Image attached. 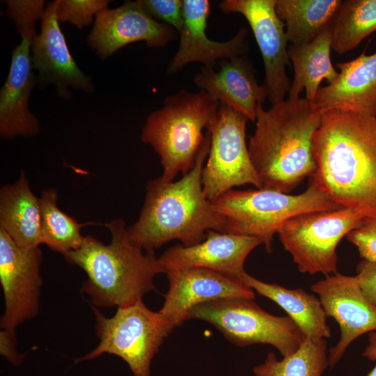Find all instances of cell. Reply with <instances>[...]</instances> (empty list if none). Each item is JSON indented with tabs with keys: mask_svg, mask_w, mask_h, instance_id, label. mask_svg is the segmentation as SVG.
<instances>
[{
	"mask_svg": "<svg viewBox=\"0 0 376 376\" xmlns=\"http://www.w3.org/2000/svg\"><path fill=\"white\" fill-rule=\"evenodd\" d=\"M317 185L338 205L376 217V117L323 111L314 136Z\"/></svg>",
	"mask_w": 376,
	"mask_h": 376,
	"instance_id": "6da1fadb",
	"label": "cell"
},
{
	"mask_svg": "<svg viewBox=\"0 0 376 376\" xmlns=\"http://www.w3.org/2000/svg\"><path fill=\"white\" fill-rule=\"evenodd\" d=\"M322 112L306 97L258 106L248 148L262 187L289 194L315 171L314 136Z\"/></svg>",
	"mask_w": 376,
	"mask_h": 376,
	"instance_id": "7a4b0ae2",
	"label": "cell"
},
{
	"mask_svg": "<svg viewBox=\"0 0 376 376\" xmlns=\"http://www.w3.org/2000/svg\"><path fill=\"white\" fill-rule=\"evenodd\" d=\"M208 132L194 167L177 181L161 177L147 182L146 195L138 219L127 227L130 240L145 251H154L178 240L183 246L200 243L208 230L224 233L222 215L205 196L202 171L208 155Z\"/></svg>",
	"mask_w": 376,
	"mask_h": 376,
	"instance_id": "3957f363",
	"label": "cell"
},
{
	"mask_svg": "<svg viewBox=\"0 0 376 376\" xmlns=\"http://www.w3.org/2000/svg\"><path fill=\"white\" fill-rule=\"evenodd\" d=\"M111 241L105 244L85 236L81 244L63 256L87 275L80 291L95 307H125L155 290L154 278L164 273L154 251H145L128 237L122 219L105 224Z\"/></svg>",
	"mask_w": 376,
	"mask_h": 376,
	"instance_id": "277c9868",
	"label": "cell"
},
{
	"mask_svg": "<svg viewBox=\"0 0 376 376\" xmlns=\"http://www.w3.org/2000/svg\"><path fill=\"white\" fill-rule=\"evenodd\" d=\"M219 106L203 90L195 93L182 89L166 97L163 106L148 116L141 140L159 155L163 180L173 181L194 167L205 139L203 130L214 119Z\"/></svg>",
	"mask_w": 376,
	"mask_h": 376,
	"instance_id": "5b68a950",
	"label": "cell"
},
{
	"mask_svg": "<svg viewBox=\"0 0 376 376\" xmlns=\"http://www.w3.org/2000/svg\"><path fill=\"white\" fill-rule=\"evenodd\" d=\"M211 203L224 219V233L259 238L269 253L274 235L290 218L304 212L342 207L312 178L306 190L297 195L263 187L230 189Z\"/></svg>",
	"mask_w": 376,
	"mask_h": 376,
	"instance_id": "8992f818",
	"label": "cell"
},
{
	"mask_svg": "<svg viewBox=\"0 0 376 376\" xmlns=\"http://www.w3.org/2000/svg\"><path fill=\"white\" fill-rule=\"evenodd\" d=\"M100 339L98 345L75 363L92 360L107 353L123 359L134 376H151L150 363L164 339L175 328L159 312L149 309L140 300L118 307L111 318L92 306Z\"/></svg>",
	"mask_w": 376,
	"mask_h": 376,
	"instance_id": "52a82bcc",
	"label": "cell"
},
{
	"mask_svg": "<svg viewBox=\"0 0 376 376\" xmlns=\"http://www.w3.org/2000/svg\"><path fill=\"white\" fill-rule=\"evenodd\" d=\"M188 320L211 324L237 346L272 345L283 357L296 352L306 338L288 315H272L251 299L224 298L203 303L189 311Z\"/></svg>",
	"mask_w": 376,
	"mask_h": 376,
	"instance_id": "ba28073f",
	"label": "cell"
},
{
	"mask_svg": "<svg viewBox=\"0 0 376 376\" xmlns=\"http://www.w3.org/2000/svg\"><path fill=\"white\" fill-rule=\"evenodd\" d=\"M42 260L39 246L22 248L0 228V282L5 303L0 323V352L15 366L24 358L16 349L15 329L38 313Z\"/></svg>",
	"mask_w": 376,
	"mask_h": 376,
	"instance_id": "9c48e42d",
	"label": "cell"
},
{
	"mask_svg": "<svg viewBox=\"0 0 376 376\" xmlns=\"http://www.w3.org/2000/svg\"><path fill=\"white\" fill-rule=\"evenodd\" d=\"M363 218L347 207L304 212L288 219L277 234L300 272L328 276L337 272L338 243Z\"/></svg>",
	"mask_w": 376,
	"mask_h": 376,
	"instance_id": "30bf717a",
	"label": "cell"
},
{
	"mask_svg": "<svg viewBox=\"0 0 376 376\" xmlns=\"http://www.w3.org/2000/svg\"><path fill=\"white\" fill-rule=\"evenodd\" d=\"M247 120L242 114L220 104L216 117L207 128L210 144L202 171V185L210 201L235 187L250 184L262 188L246 141Z\"/></svg>",
	"mask_w": 376,
	"mask_h": 376,
	"instance_id": "8fae6325",
	"label": "cell"
},
{
	"mask_svg": "<svg viewBox=\"0 0 376 376\" xmlns=\"http://www.w3.org/2000/svg\"><path fill=\"white\" fill-rule=\"evenodd\" d=\"M276 0H224L220 9L237 13L248 22L260 49L265 68L264 86L272 104L285 100L290 83L286 73L290 64L285 25L276 11Z\"/></svg>",
	"mask_w": 376,
	"mask_h": 376,
	"instance_id": "7c38bea8",
	"label": "cell"
},
{
	"mask_svg": "<svg viewBox=\"0 0 376 376\" xmlns=\"http://www.w3.org/2000/svg\"><path fill=\"white\" fill-rule=\"evenodd\" d=\"M311 290L318 295L327 317L340 327V339L328 355L332 368L355 339L376 331V306L363 293L357 276L337 272L312 284Z\"/></svg>",
	"mask_w": 376,
	"mask_h": 376,
	"instance_id": "4fadbf2b",
	"label": "cell"
},
{
	"mask_svg": "<svg viewBox=\"0 0 376 376\" xmlns=\"http://www.w3.org/2000/svg\"><path fill=\"white\" fill-rule=\"evenodd\" d=\"M175 36V30L153 18L139 0L126 1L120 7L107 8L96 15L88 42L100 58L105 59L132 42L143 40L148 47H162Z\"/></svg>",
	"mask_w": 376,
	"mask_h": 376,
	"instance_id": "5bb4252c",
	"label": "cell"
},
{
	"mask_svg": "<svg viewBox=\"0 0 376 376\" xmlns=\"http://www.w3.org/2000/svg\"><path fill=\"white\" fill-rule=\"evenodd\" d=\"M57 3L50 1L45 7L40 32L31 43V59L40 88L54 84L59 97L69 99L70 88L91 93L93 84L71 55L57 19Z\"/></svg>",
	"mask_w": 376,
	"mask_h": 376,
	"instance_id": "9a60e30c",
	"label": "cell"
},
{
	"mask_svg": "<svg viewBox=\"0 0 376 376\" xmlns=\"http://www.w3.org/2000/svg\"><path fill=\"white\" fill-rule=\"evenodd\" d=\"M169 290L159 312L174 327L187 320L195 306L224 298L255 299L252 289L239 279L204 268L171 270L165 273Z\"/></svg>",
	"mask_w": 376,
	"mask_h": 376,
	"instance_id": "2e32d148",
	"label": "cell"
},
{
	"mask_svg": "<svg viewBox=\"0 0 376 376\" xmlns=\"http://www.w3.org/2000/svg\"><path fill=\"white\" fill-rule=\"evenodd\" d=\"M262 240L210 230L194 245L176 244L166 249L158 262L164 273L171 270L204 268L226 274L242 281L246 274L244 262Z\"/></svg>",
	"mask_w": 376,
	"mask_h": 376,
	"instance_id": "e0dca14e",
	"label": "cell"
},
{
	"mask_svg": "<svg viewBox=\"0 0 376 376\" xmlns=\"http://www.w3.org/2000/svg\"><path fill=\"white\" fill-rule=\"evenodd\" d=\"M210 13L209 1L183 0V26L178 33V49L166 69L169 75L178 72L191 62L213 66L217 61L243 56L248 50L247 29L244 27L226 42L208 38L205 30Z\"/></svg>",
	"mask_w": 376,
	"mask_h": 376,
	"instance_id": "ac0fdd59",
	"label": "cell"
},
{
	"mask_svg": "<svg viewBox=\"0 0 376 376\" xmlns=\"http://www.w3.org/2000/svg\"><path fill=\"white\" fill-rule=\"evenodd\" d=\"M36 35H21V42L13 52L9 72L0 91V136L4 139L33 136L40 130L38 118L28 107L37 83L31 59V43Z\"/></svg>",
	"mask_w": 376,
	"mask_h": 376,
	"instance_id": "d6986e66",
	"label": "cell"
},
{
	"mask_svg": "<svg viewBox=\"0 0 376 376\" xmlns=\"http://www.w3.org/2000/svg\"><path fill=\"white\" fill-rule=\"evenodd\" d=\"M219 69L203 65L193 78L194 84L217 100L256 122L258 106L267 98L265 89L259 85L252 64L244 56L219 61Z\"/></svg>",
	"mask_w": 376,
	"mask_h": 376,
	"instance_id": "ffe728a7",
	"label": "cell"
},
{
	"mask_svg": "<svg viewBox=\"0 0 376 376\" xmlns=\"http://www.w3.org/2000/svg\"><path fill=\"white\" fill-rule=\"evenodd\" d=\"M337 79L319 88L313 101L322 112L338 109L376 117V52H362L347 62L338 63Z\"/></svg>",
	"mask_w": 376,
	"mask_h": 376,
	"instance_id": "44dd1931",
	"label": "cell"
},
{
	"mask_svg": "<svg viewBox=\"0 0 376 376\" xmlns=\"http://www.w3.org/2000/svg\"><path fill=\"white\" fill-rule=\"evenodd\" d=\"M0 228L22 248L42 244L40 201L31 191L24 171L15 183L1 188Z\"/></svg>",
	"mask_w": 376,
	"mask_h": 376,
	"instance_id": "7402d4cb",
	"label": "cell"
},
{
	"mask_svg": "<svg viewBox=\"0 0 376 376\" xmlns=\"http://www.w3.org/2000/svg\"><path fill=\"white\" fill-rule=\"evenodd\" d=\"M331 26L325 29L311 41L302 45L288 46V58L294 68L288 97L296 98L304 90L306 98L313 102L320 83L328 84L338 77V72L331 61Z\"/></svg>",
	"mask_w": 376,
	"mask_h": 376,
	"instance_id": "603a6c76",
	"label": "cell"
},
{
	"mask_svg": "<svg viewBox=\"0 0 376 376\" xmlns=\"http://www.w3.org/2000/svg\"><path fill=\"white\" fill-rule=\"evenodd\" d=\"M242 282L258 294L281 307L298 325L306 337L329 338L331 336L327 315L319 298L302 288L290 289L260 281L246 274Z\"/></svg>",
	"mask_w": 376,
	"mask_h": 376,
	"instance_id": "cb8c5ba5",
	"label": "cell"
},
{
	"mask_svg": "<svg viewBox=\"0 0 376 376\" xmlns=\"http://www.w3.org/2000/svg\"><path fill=\"white\" fill-rule=\"evenodd\" d=\"M341 0H276V11L290 45L307 43L331 27Z\"/></svg>",
	"mask_w": 376,
	"mask_h": 376,
	"instance_id": "d4e9b609",
	"label": "cell"
},
{
	"mask_svg": "<svg viewBox=\"0 0 376 376\" xmlns=\"http://www.w3.org/2000/svg\"><path fill=\"white\" fill-rule=\"evenodd\" d=\"M331 49L343 54L376 31V0L343 1L331 26Z\"/></svg>",
	"mask_w": 376,
	"mask_h": 376,
	"instance_id": "484cf974",
	"label": "cell"
},
{
	"mask_svg": "<svg viewBox=\"0 0 376 376\" xmlns=\"http://www.w3.org/2000/svg\"><path fill=\"white\" fill-rule=\"evenodd\" d=\"M58 193L54 188L44 189L40 198L41 207L42 244L63 256L78 248L84 237L80 224L63 212L57 205Z\"/></svg>",
	"mask_w": 376,
	"mask_h": 376,
	"instance_id": "4316f807",
	"label": "cell"
},
{
	"mask_svg": "<svg viewBox=\"0 0 376 376\" xmlns=\"http://www.w3.org/2000/svg\"><path fill=\"white\" fill-rule=\"evenodd\" d=\"M329 366L326 339L306 337L293 354L278 360L270 352L253 370L256 376H321Z\"/></svg>",
	"mask_w": 376,
	"mask_h": 376,
	"instance_id": "83f0119b",
	"label": "cell"
},
{
	"mask_svg": "<svg viewBox=\"0 0 376 376\" xmlns=\"http://www.w3.org/2000/svg\"><path fill=\"white\" fill-rule=\"evenodd\" d=\"M107 0H58L56 16L59 22H70L77 29L89 26L93 17L107 8Z\"/></svg>",
	"mask_w": 376,
	"mask_h": 376,
	"instance_id": "f1b7e54d",
	"label": "cell"
},
{
	"mask_svg": "<svg viewBox=\"0 0 376 376\" xmlns=\"http://www.w3.org/2000/svg\"><path fill=\"white\" fill-rule=\"evenodd\" d=\"M8 16L13 21L19 33L36 34V22L42 19L45 1L43 0L6 1Z\"/></svg>",
	"mask_w": 376,
	"mask_h": 376,
	"instance_id": "f546056e",
	"label": "cell"
},
{
	"mask_svg": "<svg viewBox=\"0 0 376 376\" xmlns=\"http://www.w3.org/2000/svg\"><path fill=\"white\" fill-rule=\"evenodd\" d=\"M362 260L376 262V217H365L347 235Z\"/></svg>",
	"mask_w": 376,
	"mask_h": 376,
	"instance_id": "4dcf8cb0",
	"label": "cell"
},
{
	"mask_svg": "<svg viewBox=\"0 0 376 376\" xmlns=\"http://www.w3.org/2000/svg\"><path fill=\"white\" fill-rule=\"evenodd\" d=\"M139 2L153 18L165 22L178 33L180 31L183 26V1L139 0Z\"/></svg>",
	"mask_w": 376,
	"mask_h": 376,
	"instance_id": "1f68e13d",
	"label": "cell"
},
{
	"mask_svg": "<svg viewBox=\"0 0 376 376\" xmlns=\"http://www.w3.org/2000/svg\"><path fill=\"white\" fill-rule=\"evenodd\" d=\"M357 272L361 290L376 306V262L361 260L357 266Z\"/></svg>",
	"mask_w": 376,
	"mask_h": 376,
	"instance_id": "d6a6232c",
	"label": "cell"
},
{
	"mask_svg": "<svg viewBox=\"0 0 376 376\" xmlns=\"http://www.w3.org/2000/svg\"><path fill=\"white\" fill-rule=\"evenodd\" d=\"M368 344L362 356L371 361H376V331L368 333ZM366 376H376V365Z\"/></svg>",
	"mask_w": 376,
	"mask_h": 376,
	"instance_id": "836d02e7",
	"label": "cell"
}]
</instances>
